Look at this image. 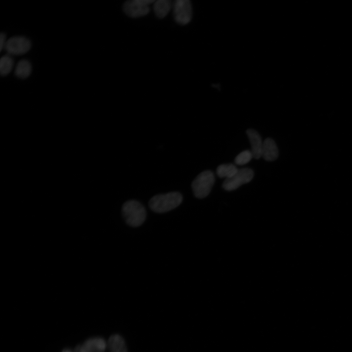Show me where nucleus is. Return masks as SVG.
Instances as JSON below:
<instances>
[{"instance_id": "nucleus-12", "label": "nucleus", "mask_w": 352, "mask_h": 352, "mask_svg": "<svg viewBox=\"0 0 352 352\" xmlns=\"http://www.w3.org/2000/svg\"><path fill=\"white\" fill-rule=\"evenodd\" d=\"M32 72V65L27 60H22L18 62L15 70V75L21 79L28 77Z\"/></svg>"}, {"instance_id": "nucleus-16", "label": "nucleus", "mask_w": 352, "mask_h": 352, "mask_svg": "<svg viewBox=\"0 0 352 352\" xmlns=\"http://www.w3.org/2000/svg\"><path fill=\"white\" fill-rule=\"evenodd\" d=\"M253 157L251 151L245 150L240 153L235 158V162L239 165H244Z\"/></svg>"}, {"instance_id": "nucleus-9", "label": "nucleus", "mask_w": 352, "mask_h": 352, "mask_svg": "<svg viewBox=\"0 0 352 352\" xmlns=\"http://www.w3.org/2000/svg\"><path fill=\"white\" fill-rule=\"evenodd\" d=\"M82 346L86 352H104L107 343L103 338L96 337L87 340Z\"/></svg>"}, {"instance_id": "nucleus-1", "label": "nucleus", "mask_w": 352, "mask_h": 352, "mask_svg": "<svg viewBox=\"0 0 352 352\" xmlns=\"http://www.w3.org/2000/svg\"><path fill=\"white\" fill-rule=\"evenodd\" d=\"M182 199V196L179 192H170L155 195L150 199L149 205L152 211L162 213L177 207Z\"/></svg>"}, {"instance_id": "nucleus-15", "label": "nucleus", "mask_w": 352, "mask_h": 352, "mask_svg": "<svg viewBox=\"0 0 352 352\" xmlns=\"http://www.w3.org/2000/svg\"><path fill=\"white\" fill-rule=\"evenodd\" d=\"M14 65L12 58L9 55L2 56L0 61V73L2 76L8 75L12 70Z\"/></svg>"}, {"instance_id": "nucleus-2", "label": "nucleus", "mask_w": 352, "mask_h": 352, "mask_svg": "<svg viewBox=\"0 0 352 352\" xmlns=\"http://www.w3.org/2000/svg\"><path fill=\"white\" fill-rule=\"evenodd\" d=\"M123 216L127 223L132 227H138L145 221L146 212L144 207L138 201L129 200L122 207Z\"/></svg>"}, {"instance_id": "nucleus-13", "label": "nucleus", "mask_w": 352, "mask_h": 352, "mask_svg": "<svg viewBox=\"0 0 352 352\" xmlns=\"http://www.w3.org/2000/svg\"><path fill=\"white\" fill-rule=\"evenodd\" d=\"M171 8V1L169 0H158L154 3V9L159 18H163L169 13Z\"/></svg>"}, {"instance_id": "nucleus-3", "label": "nucleus", "mask_w": 352, "mask_h": 352, "mask_svg": "<svg viewBox=\"0 0 352 352\" xmlns=\"http://www.w3.org/2000/svg\"><path fill=\"white\" fill-rule=\"evenodd\" d=\"M215 182L213 173L209 170L200 173L193 180L192 188L196 197L202 198L210 193Z\"/></svg>"}, {"instance_id": "nucleus-8", "label": "nucleus", "mask_w": 352, "mask_h": 352, "mask_svg": "<svg viewBox=\"0 0 352 352\" xmlns=\"http://www.w3.org/2000/svg\"><path fill=\"white\" fill-rule=\"evenodd\" d=\"M246 134L251 146V152L253 157L259 159L262 156L263 142L260 134L253 129H248Z\"/></svg>"}, {"instance_id": "nucleus-6", "label": "nucleus", "mask_w": 352, "mask_h": 352, "mask_svg": "<svg viewBox=\"0 0 352 352\" xmlns=\"http://www.w3.org/2000/svg\"><path fill=\"white\" fill-rule=\"evenodd\" d=\"M31 47V42L22 36H14L7 41L5 48L8 53L21 55L27 52Z\"/></svg>"}, {"instance_id": "nucleus-19", "label": "nucleus", "mask_w": 352, "mask_h": 352, "mask_svg": "<svg viewBox=\"0 0 352 352\" xmlns=\"http://www.w3.org/2000/svg\"><path fill=\"white\" fill-rule=\"evenodd\" d=\"M62 352H74L72 351L70 349H64Z\"/></svg>"}, {"instance_id": "nucleus-4", "label": "nucleus", "mask_w": 352, "mask_h": 352, "mask_svg": "<svg viewBox=\"0 0 352 352\" xmlns=\"http://www.w3.org/2000/svg\"><path fill=\"white\" fill-rule=\"evenodd\" d=\"M254 176L253 170L248 168L239 169L231 177L226 179L222 184L223 188L227 191L235 190L242 185L249 182Z\"/></svg>"}, {"instance_id": "nucleus-17", "label": "nucleus", "mask_w": 352, "mask_h": 352, "mask_svg": "<svg viewBox=\"0 0 352 352\" xmlns=\"http://www.w3.org/2000/svg\"><path fill=\"white\" fill-rule=\"evenodd\" d=\"M6 35L4 33H1L0 35V50L1 51L3 48H5V46L6 43Z\"/></svg>"}, {"instance_id": "nucleus-10", "label": "nucleus", "mask_w": 352, "mask_h": 352, "mask_svg": "<svg viewBox=\"0 0 352 352\" xmlns=\"http://www.w3.org/2000/svg\"><path fill=\"white\" fill-rule=\"evenodd\" d=\"M278 156V150L275 141L267 138L263 141L262 156L267 161H273Z\"/></svg>"}, {"instance_id": "nucleus-5", "label": "nucleus", "mask_w": 352, "mask_h": 352, "mask_svg": "<svg viewBox=\"0 0 352 352\" xmlns=\"http://www.w3.org/2000/svg\"><path fill=\"white\" fill-rule=\"evenodd\" d=\"M152 0H130L123 5L125 13L132 18H138L146 15L150 11V5L154 3Z\"/></svg>"}, {"instance_id": "nucleus-18", "label": "nucleus", "mask_w": 352, "mask_h": 352, "mask_svg": "<svg viewBox=\"0 0 352 352\" xmlns=\"http://www.w3.org/2000/svg\"><path fill=\"white\" fill-rule=\"evenodd\" d=\"M74 352H86L82 345H79L75 348Z\"/></svg>"}, {"instance_id": "nucleus-11", "label": "nucleus", "mask_w": 352, "mask_h": 352, "mask_svg": "<svg viewBox=\"0 0 352 352\" xmlns=\"http://www.w3.org/2000/svg\"><path fill=\"white\" fill-rule=\"evenodd\" d=\"M107 347L110 352H128L124 338L118 334H112L110 337Z\"/></svg>"}, {"instance_id": "nucleus-14", "label": "nucleus", "mask_w": 352, "mask_h": 352, "mask_svg": "<svg viewBox=\"0 0 352 352\" xmlns=\"http://www.w3.org/2000/svg\"><path fill=\"white\" fill-rule=\"evenodd\" d=\"M237 167L233 164H223L219 165L217 169L218 176L226 179L232 177L238 171Z\"/></svg>"}, {"instance_id": "nucleus-7", "label": "nucleus", "mask_w": 352, "mask_h": 352, "mask_svg": "<svg viewBox=\"0 0 352 352\" xmlns=\"http://www.w3.org/2000/svg\"><path fill=\"white\" fill-rule=\"evenodd\" d=\"M174 17L176 22L180 24L188 23L192 17V7L189 0H177L174 5Z\"/></svg>"}]
</instances>
